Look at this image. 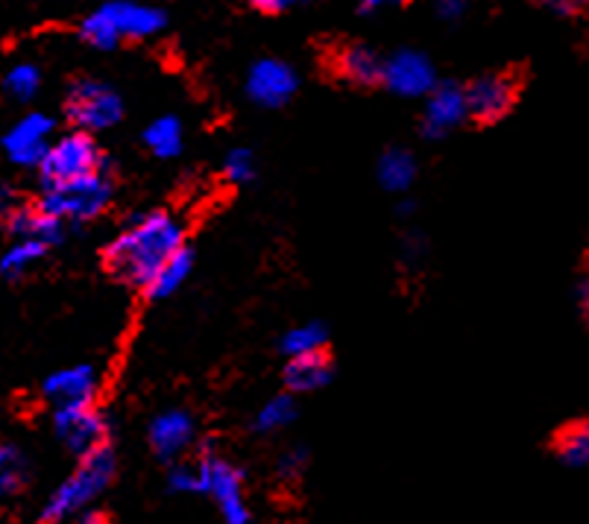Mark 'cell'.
I'll list each match as a JSON object with an SVG mask.
<instances>
[{"label": "cell", "mask_w": 589, "mask_h": 524, "mask_svg": "<svg viewBox=\"0 0 589 524\" xmlns=\"http://www.w3.org/2000/svg\"><path fill=\"white\" fill-rule=\"evenodd\" d=\"M179 250H186V229L168 211H147L133 217L115 241L106 247V266L120 282L147 287L152 275L168 264Z\"/></svg>", "instance_id": "cell-1"}, {"label": "cell", "mask_w": 589, "mask_h": 524, "mask_svg": "<svg viewBox=\"0 0 589 524\" xmlns=\"http://www.w3.org/2000/svg\"><path fill=\"white\" fill-rule=\"evenodd\" d=\"M112 478H115V451H112V446H103V449L80 458L74 472L67 474L65 483L44 504L42 524H62L65 518L80 516L97 495L109 490Z\"/></svg>", "instance_id": "cell-2"}, {"label": "cell", "mask_w": 589, "mask_h": 524, "mask_svg": "<svg viewBox=\"0 0 589 524\" xmlns=\"http://www.w3.org/2000/svg\"><path fill=\"white\" fill-rule=\"evenodd\" d=\"M103 165H106V158L94 142V135L74 129V133L56 138V144H51V150L39 165L42 188H56V185L74 182L88 174H101Z\"/></svg>", "instance_id": "cell-3"}, {"label": "cell", "mask_w": 589, "mask_h": 524, "mask_svg": "<svg viewBox=\"0 0 589 524\" xmlns=\"http://www.w3.org/2000/svg\"><path fill=\"white\" fill-rule=\"evenodd\" d=\"M112 200V185L106 179V170L101 174H88L83 179H74V182L56 185V188H42V206L48 214L60 217V220H92V217L101 214Z\"/></svg>", "instance_id": "cell-4"}, {"label": "cell", "mask_w": 589, "mask_h": 524, "mask_svg": "<svg viewBox=\"0 0 589 524\" xmlns=\"http://www.w3.org/2000/svg\"><path fill=\"white\" fill-rule=\"evenodd\" d=\"M200 478H202V495H209L218 504L220 516L227 524H250L253 513L246 507L244 499V474L235 463L220 458L214 451H202L200 460Z\"/></svg>", "instance_id": "cell-5"}, {"label": "cell", "mask_w": 589, "mask_h": 524, "mask_svg": "<svg viewBox=\"0 0 589 524\" xmlns=\"http://www.w3.org/2000/svg\"><path fill=\"white\" fill-rule=\"evenodd\" d=\"M65 115L76 129L101 133V129H112L118 124L124 115V101L112 85L101 83V80H76L67 88Z\"/></svg>", "instance_id": "cell-6"}, {"label": "cell", "mask_w": 589, "mask_h": 524, "mask_svg": "<svg viewBox=\"0 0 589 524\" xmlns=\"http://www.w3.org/2000/svg\"><path fill=\"white\" fill-rule=\"evenodd\" d=\"M53 431H56L62 446L76 458H85V454L109 446V422L101 410L94 408V401L62 405V408L53 410Z\"/></svg>", "instance_id": "cell-7"}, {"label": "cell", "mask_w": 589, "mask_h": 524, "mask_svg": "<svg viewBox=\"0 0 589 524\" xmlns=\"http://www.w3.org/2000/svg\"><path fill=\"white\" fill-rule=\"evenodd\" d=\"M53 117L44 112H30L3 135V150L18 167H39L51 150Z\"/></svg>", "instance_id": "cell-8"}, {"label": "cell", "mask_w": 589, "mask_h": 524, "mask_svg": "<svg viewBox=\"0 0 589 524\" xmlns=\"http://www.w3.org/2000/svg\"><path fill=\"white\" fill-rule=\"evenodd\" d=\"M194 437H197L194 417L182 408L161 410L159 417L150 422V431H147L152 454H156L161 463H179V458L194 446Z\"/></svg>", "instance_id": "cell-9"}, {"label": "cell", "mask_w": 589, "mask_h": 524, "mask_svg": "<svg viewBox=\"0 0 589 524\" xmlns=\"http://www.w3.org/2000/svg\"><path fill=\"white\" fill-rule=\"evenodd\" d=\"M519 85L511 74H487L478 76L475 83L466 85V103H470V117L478 124H493L505 117L516 103Z\"/></svg>", "instance_id": "cell-10"}, {"label": "cell", "mask_w": 589, "mask_h": 524, "mask_svg": "<svg viewBox=\"0 0 589 524\" xmlns=\"http://www.w3.org/2000/svg\"><path fill=\"white\" fill-rule=\"evenodd\" d=\"M296 85H299L296 71L291 65H285L282 59H259L250 67V76H246V94L259 106L267 108L285 106L296 94Z\"/></svg>", "instance_id": "cell-11"}, {"label": "cell", "mask_w": 589, "mask_h": 524, "mask_svg": "<svg viewBox=\"0 0 589 524\" xmlns=\"http://www.w3.org/2000/svg\"><path fill=\"white\" fill-rule=\"evenodd\" d=\"M385 85L399 97H425L438 88L434 65L417 51H399L385 62Z\"/></svg>", "instance_id": "cell-12"}, {"label": "cell", "mask_w": 589, "mask_h": 524, "mask_svg": "<svg viewBox=\"0 0 589 524\" xmlns=\"http://www.w3.org/2000/svg\"><path fill=\"white\" fill-rule=\"evenodd\" d=\"M470 117V103H466V88L452 83L438 85L425 101V115H422V129L429 138H443L452 129Z\"/></svg>", "instance_id": "cell-13"}, {"label": "cell", "mask_w": 589, "mask_h": 524, "mask_svg": "<svg viewBox=\"0 0 589 524\" xmlns=\"http://www.w3.org/2000/svg\"><path fill=\"white\" fill-rule=\"evenodd\" d=\"M97 387H101V381H97L94 367L80 364V367H65L60 369V373L48 375V381L42 384V392L53 408H62V405H85V401H94Z\"/></svg>", "instance_id": "cell-14"}, {"label": "cell", "mask_w": 589, "mask_h": 524, "mask_svg": "<svg viewBox=\"0 0 589 524\" xmlns=\"http://www.w3.org/2000/svg\"><path fill=\"white\" fill-rule=\"evenodd\" d=\"M3 217H7V232L15 241H44L53 247L65 238V220L48 214L39 202L35 206L18 202L15 209H9Z\"/></svg>", "instance_id": "cell-15"}, {"label": "cell", "mask_w": 589, "mask_h": 524, "mask_svg": "<svg viewBox=\"0 0 589 524\" xmlns=\"http://www.w3.org/2000/svg\"><path fill=\"white\" fill-rule=\"evenodd\" d=\"M335 74L349 85L370 88L376 83H385V62H381L370 48L361 44H346L335 53Z\"/></svg>", "instance_id": "cell-16"}, {"label": "cell", "mask_w": 589, "mask_h": 524, "mask_svg": "<svg viewBox=\"0 0 589 524\" xmlns=\"http://www.w3.org/2000/svg\"><path fill=\"white\" fill-rule=\"evenodd\" d=\"M112 21L118 27V33L127 42H138V39H150L159 30H165V12L156 7H141V3H127V0H115L106 3Z\"/></svg>", "instance_id": "cell-17"}, {"label": "cell", "mask_w": 589, "mask_h": 524, "mask_svg": "<svg viewBox=\"0 0 589 524\" xmlns=\"http://www.w3.org/2000/svg\"><path fill=\"white\" fill-rule=\"evenodd\" d=\"M285 387L287 392H314L332 381V360L326 352H314V355H299V358H287L285 364Z\"/></svg>", "instance_id": "cell-18"}, {"label": "cell", "mask_w": 589, "mask_h": 524, "mask_svg": "<svg viewBox=\"0 0 589 524\" xmlns=\"http://www.w3.org/2000/svg\"><path fill=\"white\" fill-rule=\"evenodd\" d=\"M191 264H194L191 250H188V247L186 250H179L168 264L161 266L159 273L152 275V282L144 287V296L150 302H161L168 300V296H173V293L182 287V282H186L188 275H191Z\"/></svg>", "instance_id": "cell-19"}, {"label": "cell", "mask_w": 589, "mask_h": 524, "mask_svg": "<svg viewBox=\"0 0 589 524\" xmlns=\"http://www.w3.org/2000/svg\"><path fill=\"white\" fill-rule=\"evenodd\" d=\"M30 483V460H27L24 449L15 442H3L0 449V492L3 499H15L27 490Z\"/></svg>", "instance_id": "cell-20"}, {"label": "cell", "mask_w": 589, "mask_h": 524, "mask_svg": "<svg viewBox=\"0 0 589 524\" xmlns=\"http://www.w3.org/2000/svg\"><path fill=\"white\" fill-rule=\"evenodd\" d=\"M413 179H417V161H413V156L408 150L393 147V150H388L379 158V182L385 191H408Z\"/></svg>", "instance_id": "cell-21"}, {"label": "cell", "mask_w": 589, "mask_h": 524, "mask_svg": "<svg viewBox=\"0 0 589 524\" xmlns=\"http://www.w3.org/2000/svg\"><path fill=\"white\" fill-rule=\"evenodd\" d=\"M557 460L569 469L589 467V422H569L564 431L555 437Z\"/></svg>", "instance_id": "cell-22"}, {"label": "cell", "mask_w": 589, "mask_h": 524, "mask_svg": "<svg viewBox=\"0 0 589 524\" xmlns=\"http://www.w3.org/2000/svg\"><path fill=\"white\" fill-rule=\"evenodd\" d=\"M144 147L152 153L156 158H173L182 150V124L179 117L165 115L159 120H152L144 129Z\"/></svg>", "instance_id": "cell-23"}, {"label": "cell", "mask_w": 589, "mask_h": 524, "mask_svg": "<svg viewBox=\"0 0 589 524\" xmlns=\"http://www.w3.org/2000/svg\"><path fill=\"white\" fill-rule=\"evenodd\" d=\"M326 340H328L326 325L303 323V325H294V328L282 337V352H285V358L314 355V352H326Z\"/></svg>", "instance_id": "cell-24"}, {"label": "cell", "mask_w": 589, "mask_h": 524, "mask_svg": "<svg viewBox=\"0 0 589 524\" xmlns=\"http://www.w3.org/2000/svg\"><path fill=\"white\" fill-rule=\"evenodd\" d=\"M296 419V399L294 392H282V396H273L267 405H262V410L255 413L253 431L259 433H276L282 428Z\"/></svg>", "instance_id": "cell-25"}, {"label": "cell", "mask_w": 589, "mask_h": 524, "mask_svg": "<svg viewBox=\"0 0 589 524\" xmlns=\"http://www.w3.org/2000/svg\"><path fill=\"white\" fill-rule=\"evenodd\" d=\"M44 252H48V243L44 241H15L3 252L0 273L7 275V279H21V275L30 273L44 259Z\"/></svg>", "instance_id": "cell-26"}, {"label": "cell", "mask_w": 589, "mask_h": 524, "mask_svg": "<svg viewBox=\"0 0 589 524\" xmlns=\"http://www.w3.org/2000/svg\"><path fill=\"white\" fill-rule=\"evenodd\" d=\"M80 35H83L92 48H97V51H112V48H118V44L124 42V35L118 33V27H115L106 7L85 18L83 27H80Z\"/></svg>", "instance_id": "cell-27"}, {"label": "cell", "mask_w": 589, "mask_h": 524, "mask_svg": "<svg viewBox=\"0 0 589 524\" xmlns=\"http://www.w3.org/2000/svg\"><path fill=\"white\" fill-rule=\"evenodd\" d=\"M7 85V92L15 97L18 103L33 101L35 92H39V85H42V76H39V67L35 65H15L3 80Z\"/></svg>", "instance_id": "cell-28"}, {"label": "cell", "mask_w": 589, "mask_h": 524, "mask_svg": "<svg viewBox=\"0 0 589 524\" xmlns=\"http://www.w3.org/2000/svg\"><path fill=\"white\" fill-rule=\"evenodd\" d=\"M168 490L177 495H197L202 492V478L197 463H170Z\"/></svg>", "instance_id": "cell-29"}, {"label": "cell", "mask_w": 589, "mask_h": 524, "mask_svg": "<svg viewBox=\"0 0 589 524\" xmlns=\"http://www.w3.org/2000/svg\"><path fill=\"white\" fill-rule=\"evenodd\" d=\"M223 176H227L232 185H246L255 176V161L253 153L238 147V150H229L223 158Z\"/></svg>", "instance_id": "cell-30"}, {"label": "cell", "mask_w": 589, "mask_h": 524, "mask_svg": "<svg viewBox=\"0 0 589 524\" xmlns=\"http://www.w3.org/2000/svg\"><path fill=\"white\" fill-rule=\"evenodd\" d=\"M305 463H308V454H305L303 449L285 451V454H282V458H278V463H276V474L282 478V481H294V478H299V474H303Z\"/></svg>", "instance_id": "cell-31"}, {"label": "cell", "mask_w": 589, "mask_h": 524, "mask_svg": "<svg viewBox=\"0 0 589 524\" xmlns=\"http://www.w3.org/2000/svg\"><path fill=\"white\" fill-rule=\"evenodd\" d=\"M539 3L551 12H560V15H575V12L589 7V0H539Z\"/></svg>", "instance_id": "cell-32"}, {"label": "cell", "mask_w": 589, "mask_h": 524, "mask_svg": "<svg viewBox=\"0 0 589 524\" xmlns=\"http://www.w3.org/2000/svg\"><path fill=\"white\" fill-rule=\"evenodd\" d=\"M296 0H253V7L259 12H267V15H278V12H287V9L294 7Z\"/></svg>", "instance_id": "cell-33"}, {"label": "cell", "mask_w": 589, "mask_h": 524, "mask_svg": "<svg viewBox=\"0 0 589 524\" xmlns=\"http://www.w3.org/2000/svg\"><path fill=\"white\" fill-rule=\"evenodd\" d=\"M463 7H466L463 0H438L440 18H446V21H455V18H461Z\"/></svg>", "instance_id": "cell-34"}, {"label": "cell", "mask_w": 589, "mask_h": 524, "mask_svg": "<svg viewBox=\"0 0 589 524\" xmlns=\"http://www.w3.org/2000/svg\"><path fill=\"white\" fill-rule=\"evenodd\" d=\"M402 3H408V0H364V12H376V9L381 7H402Z\"/></svg>", "instance_id": "cell-35"}, {"label": "cell", "mask_w": 589, "mask_h": 524, "mask_svg": "<svg viewBox=\"0 0 589 524\" xmlns=\"http://www.w3.org/2000/svg\"><path fill=\"white\" fill-rule=\"evenodd\" d=\"M578 305H581V311L589 319V275L587 279H581V284H578Z\"/></svg>", "instance_id": "cell-36"}, {"label": "cell", "mask_w": 589, "mask_h": 524, "mask_svg": "<svg viewBox=\"0 0 589 524\" xmlns=\"http://www.w3.org/2000/svg\"><path fill=\"white\" fill-rule=\"evenodd\" d=\"M76 524H106V516H103L101 510H83Z\"/></svg>", "instance_id": "cell-37"}]
</instances>
